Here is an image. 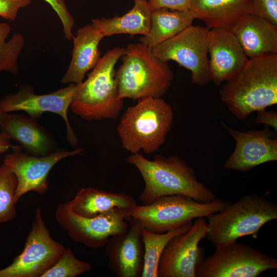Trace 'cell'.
<instances>
[{"label": "cell", "instance_id": "obj_1", "mask_svg": "<svg viewBox=\"0 0 277 277\" xmlns=\"http://www.w3.org/2000/svg\"><path fill=\"white\" fill-rule=\"evenodd\" d=\"M126 161L141 173L145 187L138 197L142 205L166 195H182L200 203H208L214 193L200 182L194 170L183 159L173 155H156L150 160L141 153H130Z\"/></svg>", "mask_w": 277, "mask_h": 277}, {"label": "cell", "instance_id": "obj_2", "mask_svg": "<svg viewBox=\"0 0 277 277\" xmlns=\"http://www.w3.org/2000/svg\"><path fill=\"white\" fill-rule=\"evenodd\" d=\"M232 115L243 120L277 103V54L249 58L219 91Z\"/></svg>", "mask_w": 277, "mask_h": 277}, {"label": "cell", "instance_id": "obj_3", "mask_svg": "<svg viewBox=\"0 0 277 277\" xmlns=\"http://www.w3.org/2000/svg\"><path fill=\"white\" fill-rule=\"evenodd\" d=\"M125 49L122 64L115 71L119 98H162L173 79L168 62L141 42L130 43Z\"/></svg>", "mask_w": 277, "mask_h": 277}, {"label": "cell", "instance_id": "obj_4", "mask_svg": "<svg viewBox=\"0 0 277 277\" xmlns=\"http://www.w3.org/2000/svg\"><path fill=\"white\" fill-rule=\"evenodd\" d=\"M125 52L123 47L108 50L87 78L77 85L70 105L74 114L89 121L114 120L118 116L124 101L118 97L114 68Z\"/></svg>", "mask_w": 277, "mask_h": 277}, {"label": "cell", "instance_id": "obj_5", "mask_svg": "<svg viewBox=\"0 0 277 277\" xmlns=\"http://www.w3.org/2000/svg\"><path fill=\"white\" fill-rule=\"evenodd\" d=\"M173 111L162 98L145 97L129 107L117 127L122 147L130 153L151 154L165 143Z\"/></svg>", "mask_w": 277, "mask_h": 277}, {"label": "cell", "instance_id": "obj_6", "mask_svg": "<svg viewBox=\"0 0 277 277\" xmlns=\"http://www.w3.org/2000/svg\"><path fill=\"white\" fill-rule=\"evenodd\" d=\"M206 217V238L218 247L256 235L263 225L277 219V204L264 196L248 194Z\"/></svg>", "mask_w": 277, "mask_h": 277}, {"label": "cell", "instance_id": "obj_7", "mask_svg": "<svg viewBox=\"0 0 277 277\" xmlns=\"http://www.w3.org/2000/svg\"><path fill=\"white\" fill-rule=\"evenodd\" d=\"M229 203L217 197L210 202L200 203L182 195H166L148 205H136L129 209L128 213L144 228L162 233L192 222L194 219L206 217L221 210Z\"/></svg>", "mask_w": 277, "mask_h": 277}, {"label": "cell", "instance_id": "obj_8", "mask_svg": "<svg viewBox=\"0 0 277 277\" xmlns=\"http://www.w3.org/2000/svg\"><path fill=\"white\" fill-rule=\"evenodd\" d=\"M276 268V259L234 241L216 247L212 255L200 261L195 277H256Z\"/></svg>", "mask_w": 277, "mask_h": 277}, {"label": "cell", "instance_id": "obj_9", "mask_svg": "<svg viewBox=\"0 0 277 277\" xmlns=\"http://www.w3.org/2000/svg\"><path fill=\"white\" fill-rule=\"evenodd\" d=\"M128 210L116 208L94 217H85L63 203L58 205L54 215L72 240L96 249L104 247L112 236L128 230L127 222L131 219Z\"/></svg>", "mask_w": 277, "mask_h": 277}, {"label": "cell", "instance_id": "obj_10", "mask_svg": "<svg viewBox=\"0 0 277 277\" xmlns=\"http://www.w3.org/2000/svg\"><path fill=\"white\" fill-rule=\"evenodd\" d=\"M210 30L192 25L152 48L160 60L173 61L189 70L192 83L204 86L212 81L208 57Z\"/></svg>", "mask_w": 277, "mask_h": 277}, {"label": "cell", "instance_id": "obj_11", "mask_svg": "<svg viewBox=\"0 0 277 277\" xmlns=\"http://www.w3.org/2000/svg\"><path fill=\"white\" fill-rule=\"evenodd\" d=\"M65 247L50 235L38 207L22 252L0 270V277H41L58 260Z\"/></svg>", "mask_w": 277, "mask_h": 277}, {"label": "cell", "instance_id": "obj_12", "mask_svg": "<svg viewBox=\"0 0 277 277\" xmlns=\"http://www.w3.org/2000/svg\"><path fill=\"white\" fill-rule=\"evenodd\" d=\"M12 149V152L5 156L3 164L16 177V203L30 191L39 194L46 192L49 189L48 176L54 166L64 158L81 155L84 152L82 147L72 151L60 149L48 155L39 156L27 153L21 146H13Z\"/></svg>", "mask_w": 277, "mask_h": 277}, {"label": "cell", "instance_id": "obj_13", "mask_svg": "<svg viewBox=\"0 0 277 277\" xmlns=\"http://www.w3.org/2000/svg\"><path fill=\"white\" fill-rule=\"evenodd\" d=\"M76 89V84H70L49 94H36L31 86H23L17 92L4 96L0 101V107L6 113L25 111L36 120L47 112L60 115L66 125L67 140L71 146L75 147L78 144V138L70 125L68 111Z\"/></svg>", "mask_w": 277, "mask_h": 277}, {"label": "cell", "instance_id": "obj_14", "mask_svg": "<svg viewBox=\"0 0 277 277\" xmlns=\"http://www.w3.org/2000/svg\"><path fill=\"white\" fill-rule=\"evenodd\" d=\"M207 221L201 217L187 232L172 238L160 257L157 277H195L196 266L204 259L199 244L207 237Z\"/></svg>", "mask_w": 277, "mask_h": 277}, {"label": "cell", "instance_id": "obj_15", "mask_svg": "<svg viewBox=\"0 0 277 277\" xmlns=\"http://www.w3.org/2000/svg\"><path fill=\"white\" fill-rule=\"evenodd\" d=\"M222 124L236 143L234 151L224 164L226 169L246 172L277 160V138L270 128L242 132Z\"/></svg>", "mask_w": 277, "mask_h": 277}, {"label": "cell", "instance_id": "obj_16", "mask_svg": "<svg viewBox=\"0 0 277 277\" xmlns=\"http://www.w3.org/2000/svg\"><path fill=\"white\" fill-rule=\"evenodd\" d=\"M130 222L129 230L112 236L104 246L108 268L118 277H141L143 271V227L134 219Z\"/></svg>", "mask_w": 277, "mask_h": 277}, {"label": "cell", "instance_id": "obj_17", "mask_svg": "<svg viewBox=\"0 0 277 277\" xmlns=\"http://www.w3.org/2000/svg\"><path fill=\"white\" fill-rule=\"evenodd\" d=\"M208 53L211 80L217 86L237 73L249 59L231 29L228 28L210 30Z\"/></svg>", "mask_w": 277, "mask_h": 277}, {"label": "cell", "instance_id": "obj_18", "mask_svg": "<svg viewBox=\"0 0 277 277\" xmlns=\"http://www.w3.org/2000/svg\"><path fill=\"white\" fill-rule=\"evenodd\" d=\"M0 128L5 137L17 142L29 154L46 156L60 149L51 134L30 116L7 113Z\"/></svg>", "mask_w": 277, "mask_h": 277}, {"label": "cell", "instance_id": "obj_19", "mask_svg": "<svg viewBox=\"0 0 277 277\" xmlns=\"http://www.w3.org/2000/svg\"><path fill=\"white\" fill-rule=\"evenodd\" d=\"M248 58L277 54V26L249 13L232 29Z\"/></svg>", "mask_w": 277, "mask_h": 277}, {"label": "cell", "instance_id": "obj_20", "mask_svg": "<svg viewBox=\"0 0 277 277\" xmlns=\"http://www.w3.org/2000/svg\"><path fill=\"white\" fill-rule=\"evenodd\" d=\"M104 37L91 23L78 29L72 38V58L61 80L62 84L78 85L83 82L86 73L95 67L101 57L98 45Z\"/></svg>", "mask_w": 277, "mask_h": 277}, {"label": "cell", "instance_id": "obj_21", "mask_svg": "<svg viewBox=\"0 0 277 277\" xmlns=\"http://www.w3.org/2000/svg\"><path fill=\"white\" fill-rule=\"evenodd\" d=\"M251 0H190L189 10L206 28L232 29L251 13Z\"/></svg>", "mask_w": 277, "mask_h": 277}, {"label": "cell", "instance_id": "obj_22", "mask_svg": "<svg viewBox=\"0 0 277 277\" xmlns=\"http://www.w3.org/2000/svg\"><path fill=\"white\" fill-rule=\"evenodd\" d=\"M66 204L74 212L85 217H94L116 208L129 210L137 205L128 195L91 187L81 189Z\"/></svg>", "mask_w": 277, "mask_h": 277}, {"label": "cell", "instance_id": "obj_23", "mask_svg": "<svg viewBox=\"0 0 277 277\" xmlns=\"http://www.w3.org/2000/svg\"><path fill=\"white\" fill-rule=\"evenodd\" d=\"M151 14L147 1L134 0L133 7L123 15L92 19L91 24L104 37L120 34L145 36L150 31Z\"/></svg>", "mask_w": 277, "mask_h": 277}, {"label": "cell", "instance_id": "obj_24", "mask_svg": "<svg viewBox=\"0 0 277 277\" xmlns=\"http://www.w3.org/2000/svg\"><path fill=\"white\" fill-rule=\"evenodd\" d=\"M194 19L189 10L182 11L166 8L152 10L149 32L141 37L140 42L152 49L192 25Z\"/></svg>", "mask_w": 277, "mask_h": 277}, {"label": "cell", "instance_id": "obj_25", "mask_svg": "<svg viewBox=\"0 0 277 277\" xmlns=\"http://www.w3.org/2000/svg\"><path fill=\"white\" fill-rule=\"evenodd\" d=\"M192 222L177 229L162 233H156L145 228L142 231L144 247V265L142 277H157L159 262L163 250L174 237L187 232Z\"/></svg>", "mask_w": 277, "mask_h": 277}, {"label": "cell", "instance_id": "obj_26", "mask_svg": "<svg viewBox=\"0 0 277 277\" xmlns=\"http://www.w3.org/2000/svg\"><path fill=\"white\" fill-rule=\"evenodd\" d=\"M10 31L8 24L0 23V73L8 71L15 75L19 72L17 61L25 39L23 35L15 33L6 41Z\"/></svg>", "mask_w": 277, "mask_h": 277}, {"label": "cell", "instance_id": "obj_27", "mask_svg": "<svg viewBox=\"0 0 277 277\" xmlns=\"http://www.w3.org/2000/svg\"><path fill=\"white\" fill-rule=\"evenodd\" d=\"M17 180L9 168L3 164L0 166V223L10 221L16 215L15 190Z\"/></svg>", "mask_w": 277, "mask_h": 277}, {"label": "cell", "instance_id": "obj_28", "mask_svg": "<svg viewBox=\"0 0 277 277\" xmlns=\"http://www.w3.org/2000/svg\"><path fill=\"white\" fill-rule=\"evenodd\" d=\"M92 268L89 262L77 259L70 248H65L56 262L41 277H75Z\"/></svg>", "mask_w": 277, "mask_h": 277}, {"label": "cell", "instance_id": "obj_29", "mask_svg": "<svg viewBox=\"0 0 277 277\" xmlns=\"http://www.w3.org/2000/svg\"><path fill=\"white\" fill-rule=\"evenodd\" d=\"M48 3L56 12L60 18L63 28L65 38L68 40L72 39V30L74 20L70 13L64 0H43Z\"/></svg>", "mask_w": 277, "mask_h": 277}, {"label": "cell", "instance_id": "obj_30", "mask_svg": "<svg viewBox=\"0 0 277 277\" xmlns=\"http://www.w3.org/2000/svg\"><path fill=\"white\" fill-rule=\"evenodd\" d=\"M251 13L277 26V0H251Z\"/></svg>", "mask_w": 277, "mask_h": 277}, {"label": "cell", "instance_id": "obj_31", "mask_svg": "<svg viewBox=\"0 0 277 277\" xmlns=\"http://www.w3.org/2000/svg\"><path fill=\"white\" fill-rule=\"evenodd\" d=\"M31 3V0H0V17L14 21L19 10Z\"/></svg>", "mask_w": 277, "mask_h": 277}, {"label": "cell", "instance_id": "obj_32", "mask_svg": "<svg viewBox=\"0 0 277 277\" xmlns=\"http://www.w3.org/2000/svg\"><path fill=\"white\" fill-rule=\"evenodd\" d=\"M151 10L166 8L185 11L189 9L190 0H147Z\"/></svg>", "mask_w": 277, "mask_h": 277}, {"label": "cell", "instance_id": "obj_33", "mask_svg": "<svg viewBox=\"0 0 277 277\" xmlns=\"http://www.w3.org/2000/svg\"><path fill=\"white\" fill-rule=\"evenodd\" d=\"M255 123L263 124L266 127H271L277 130V113L275 111H266L263 110L258 111Z\"/></svg>", "mask_w": 277, "mask_h": 277}, {"label": "cell", "instance_id": "obj_34", "mask_svg": "<svg viewBox=\"0 0 277 277\" xmlns=\"http://www.w3.org/2000/svg\"><path fill=\"white\" fill-rule=\"evenodd\" d=\"M12 146L10 140L0 133V155L8 151Z\"/></svg>", "mask_w": 277, "mask_h": 277}, {"label": "cell", "instance_id": "obj_35", "mask_svg": "<svg viewBox=\"0 0 277 277\" xmlns=\"http://www.w3.org/2000/svg\"><path fill=\"white\" fill-rule=\"evenodd\" d=\"M7 113H6L1 107H0V123L2 122V121L4 118L5 115Z\"/></svg>", "mask_w": 277, "mask_h": 277}, {"label": "cell", "instance_id": "obj_36", "mask_svg": "<svg viewBox=\"0 0 277 277\" xmlns=\"http://www.w3.org/2000/svg\"><path fill=\"white\" fill-rule=\"evenodd\" d=\"M145 1H147V0H145Z\"/></svg>", "mask_w": 277, "mask_h": 277}]
</instances>
